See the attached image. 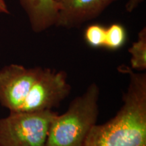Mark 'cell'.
Here are the masks:
<instances>
[{
  "label": "cell",
  "instance_id": "ba28073f",
  "mask_svg": "<svg viewBox=\"0 0 146 146\" xmlns=\"http://www.w3.org/2000/svg\"><path fill=\"white\" fill-rule=\"evenodd\" d=\"M131 55L130 68L135 71L146 69V28L143 27L138 33L137 39L133 42L128 50Z\"/></svg>",
  "mask_w": 146,
  "mask_h": 146
},
{
  "label": "cell",
  "instance_id": "8992f818",
  "mask_svg": "<svg viewBox=\"0 0 146 146\" xmlns=\"http://www.w3.org/2000/svg\"><path fill=\"white\" fill-rule=\"evenodd\" d=\"M58 12L56 27L66 29L80 28L96 19L118 0H53Z\"/></svg>",
  "mask_w": 146,
  "mask_h": 146
},
{
  "label": "cell",
  "instance_id": "7c38bea8",
  "mask_svg": "<svg viewBox=\"0 0 146 146\" xmlns=\"http://www.w3.org/2000/svg\"><path fill=\"white\" fill-rule=\"evenodd\" d=\"M0 13L2 14H9L8 5L5 3V0H0Z\"/></svg>",
  "mask_w": 146,
  "mask_h": 146
},
{
  "label": "cell",
  "instance_id": "3957f363",
  "mask_svg": "<svg viewBox=\"0 0 146 146\" xmlns=\"http://www.w3.org/2000/svg\"><path fill=\"white\" fill-rule=\"evenodd\" d=\"M56 114L53 110L10 112L0 118V146H45Z\"/></svg>",
  "mask_w": 146,
  "mask_h": 146
},
{
  "label": "cell",
  "instance_id": "7a4b0ae2",
  "mask_svg": "<svg viewBox=\"0 0 146 146\" xmlns=\"http://www.w3.org/2000/svg\"><path fill=\"white\" fill-rule=\"evenodd\" d=\"M100 87L96 83L70 102L64 113L51 123L45 146H82L99 114Z\"/></svg>",
  "mask_w": 146,
  "mask_h": 146
},
{
  "label": "cell",
  "instance_id": "9c48e42d",
  "mask_svg": "<svg viewBox=\"0 0 146 146\" xmlns=\"http://www.w3.org/2000/svg\"><path fill=\"white\" fill-rule=\"evenodd\" d=\"M127 40V29L123 25L115 23L106 27L104 47L107 50L116 51L125 45Z\"/></svg>",
  "mask_w": 146,
  "mask_h": 146
},
{
  "label": "cell",
  "instance_id": "5b68a950",
  "mask_svg": "<svg viewBox=\"0 0 146 146\" xmlns=\"http://www.w3.org/2000/svg\"><path fill=\"white\" fill-rule=\"evenodd\" d=\"M41 68L11 64L0 69V105L10 112H19Z\"/></svg>",
  "mask_w": 146,
  "mask_h": 146
},
{
  "label": "cell",
  "instance_id": "277c9868",
  "mask_svg": "<svg viewBox=\"0 0 146 146\" xmlns=\"http://www.w3.org/2000/svg\"><path fill=\"white\" fill-rule=\"evenodd\" d=\"M70 91L65 71L41 67L19 112L52 110L70 95Z\"/></svg>",
  "mask_w": 146,
  "mask_h": 146
},
{
  "label": "cell",
  "instance_id": "6da1fadb",
  "mask_svg": "<svg viewBox=\"0 0 146 146\" xmlns=\"http://www.w3.org/2000/svg\"><path fill=\"white\" fill-rule=\"evenodd\" d=\"M118 70L129 76L123 105L106 123L92 127L82 146H146V74L125 65Z\"/></svg>",
  "mask_w": 146,
  "mask_h": 146
},
{
  "label": "cell",
  "instance_id": "8fae6325",
  "mask_svg": "<svg viewBox=\"0 0 146 146\" xmlns=\"http://www.w3.org/2000/svg\"><path fill=\"white\" fill-rule=\"evenodd\" d=\"M145 0H128L125 5L126 11L127 12H133Z\"/></svg>",
  "mask_w": 146,
  "mask_h": 146
},
{
  "label": "cell",
  "instance_id": "30bf717a",
  "mask_svg": "<svg viewBox=\"0 0 146 146\" xmlns=\"http://www.w3.org/2000/svg\"><path fill=\"white\" fill-rule=\"evenodd\" d=\"M106 27L101 24L94 23L87 27L84 31L83 37L85 43L92 48L104 47L106 39Z\"/></svg>",
  "mask_w": 146,
  "mask_h": 146
},
{
  "label": "cell",
  "instance_id": "52a82bcc",
  "mask_svg": "<svg viewBox=\"0 0 146 146\" xmlns=\"http://www.w3.org/2000/svg\"><path fill=\"white\" fill-rule=\"evenodd\" d=\"M33 31L40 33L56 27L58 12L53 0H19Z\"/></svg>",
  "mask_w": 146,
  "mask_h": 146
}]
</instances>
